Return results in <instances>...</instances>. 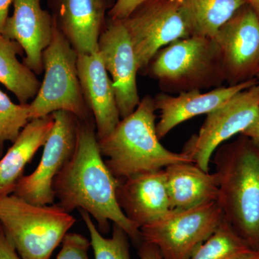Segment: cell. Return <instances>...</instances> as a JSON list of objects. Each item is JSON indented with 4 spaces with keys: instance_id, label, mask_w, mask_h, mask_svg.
<instances>
[{
    "instance_id": "d6986e66",
    "label": "cell",
    "mask_w": 259,
    "mask_h": 259,
    "mask_svg": "<svg viewBox=\"0 0 259 259\" xmlns=\"http://www.w3.org/2000/svg\"><path fill=\"white\" fill-rule=\"evenodd\" d=\"M54 124L51 114L30 120L20 131L13 146L0 159V197L14 192L25 166L47 142Z\"/></svg>"
},
{
    "instance_id": "8fae6325",
    "label": "cell",
    "mask_w": 259,
    "mask_h": 259,
    "mask_svg": "<svg viewBox=\"0 0 259 259\" xmlns=\"http://www.w3.org/2000/svg\"><path fill=\"white\" fill-rule=\"evenodd\" d=\"M213 38L229 86L255 79L259 69V18L246 4L218 30Z\"/></svg>"
},
{
    "instance_id": "5b68a950",
    "label": "cell",
    "mask_w": 259,
    "mask_h": 259,
    "mask_svg": "<svg viewBox=\"0 0 259 259\" xmlns=\"http://www.w3.org/2000/svg\"><path fill=\"white\" fill-rule=\"evenodd\" d=\"M76 219L59 204L36 205L0 197V224L22 259H50Z\"/></svg>"
},
{
    "instance_id": "4fadbf2b",
    "label": "cell",
    "mask_w": 259,
    "mask_h": 259,
    "mask_svg": "<svg viewBox=\"0 0 259 259\" xmlns=\"http://www.w3.org/2000/svg\"><path fill=\"white\" fill-rule=\"evenodd\" d=\"M13 14L5 22L2 35L15 40L25 53L23 64L35 74L44 71L42 52L51 41L56 20L41 7V0H13Z\"/></svg>"
},
{
    "instance_id": "2e32d148",
    "label": "cell",
    "mask_w": 259,
    "mask_h": 259,
    "mask_svg": "<svg viewBox=\"0 0 259 259\" xmlns=\"http://www.w3.org/2000/svg\"><path fill=\"white\" fill-rule=\"evenodd\" d=\"M258 82V79H253L233 86L220 87L206 93L192 90L177 96L158 94L153 97L156 110L160 111V119L156 123L158 139H163L171 130L185 121L204 114L207 115L236 94Z\"/></svg>"
},
{
    "instance_id": "52a82bcc",
    "label": "cell",
    "mask_w": 259,
    "mask_h": 259,
    "mask_svg": "<svg viewBox=\"0 0 259 259\" xmlns=\"http://www.w3.org/2000/svg\"><path fill=\"white\" fill-rule=\"evenodd\" d=\"M121 22L128 33L142 73L147 71L158 51L194 35L182 0H148Z\"/></svg>"
},
{
    "instance_id": "7c38bea8",
    "label": "cell",
    "mask_w": 259,
    "mask_h": 259,
    "mask_svg": "<svg viewBox=\"0 0 259 259\" xmlns=\"http://www.w3.org/2000/svg\"><path fill=\"white\" fill-rule=\"evenodd\" d=\"M99 51L111 76L121 119L131 115L140 102L137 59L127 30L121 21L109 20L99 39Z\"/></svg>"
},
{
    "instance_id": "484cf974",
    "label": "cell",
    "mask_w": 259,
    "mask_h": 259,
    "mask_svg": "<svg viewBox=\"0 0 259 259\" xmlns=\"http://www.w3.org/2000/svg\"><path fill=\"white\" fill-rule=\"evenodd\" d=\"M148 0H116L108 13L109 20L122 21Z\"/></svg>"
},
{
    "instance_id": "277c9868",
    "label": "cell",
    "mask_w": 259,
    "mask_h": 259,
    "mask_svg": "<svg viewBox=\"0 0 259 259\" xmlns=\"http://www.w3.org/2000/svg\"><path fill=\"white\" fill-rule=\"evenodd\" d=\"M148 74L162 93L178 94L222 87L226 81L221 51L213 37L194 35L168 44L156 53Z\"/></svg>"
},
{
    "instance_id": "8992f818",
    "label": "cell",
    "mask_w": 259,
    "mask_h": 259,
    "mask_svg": "<svg viewBox=\"0 0 259 259\" xmlns=\"http://www.w3.org/2000/svg\"><path fill=\"white\" fill-rule=\"evenodd\" d=\"M77 59V52L56 22L50 44L42 52L44 80L29 104L30 120L59 110L71 112L80 121L94 120L81 91Z\"/></svg>"
},
{
    "instance_id": "d4e9b609",
    "label": "cell",
    "mask_w": 259,
    "mask_h": 259,
    "mask_svg": "<svg viewBox=\"0 0 259 259\" xmlns=\"http://www.w3.org/2000/svg\"><path fill=\"white\" fill-rule=\"evenodd\" d=\"M61 244V249L56 259H90L88 250L91 243L82 235L67 233Z\"/></svg>"
},
{
    "instance_id": "f1b7e54d",
    "label": "cell",
    "mask_w": 259,
    "mask_h": 259,
    "mask_svg": "<svg viewBox=\"0 0 259 259\" xmlns=\"http://www.w3.org/2000/svg\"><path fill=\"white\" fill-rule=\"evenodd\" d=\"M241 135L246 136L259 146V112L253 122Z\"/></svg>"
},
{
    "instance_id": "4316f807",
    "label": "cell",
    "mask_w": 259,
    "mask_h": 259,
    "mask_svg": "<svg viewBox=\"0 0 259 259\" xmlns=\"http://www.w3.org/2000/svg\"><path fill=\"white\" fill-rule=\"evenodd\" d=\"M0 259H22L0 224Z\"/></svg>"
},
{
    "instance_id": "ffe728a7",
    "label": "cell",
    "mask_w": 259,
    "mask_h": 259,
    "mask_svg": "<svg viewBox=\"0 0 259 259\" xmlns=\"http://www.w3.org/2000/svg\"><path fill=\"white\" fill-rule=\"evenodd\" d=\"M23 52L18 42L0 34V83L14 94L20 104L27 105L36 96L41 82L31 69L19 61L17 56L23 55Z\"/></svg>"
},
{
    "instance_id": "ac0fdd59",
    "label": "cell",
    "mask_w": 259,
    "mask_h": 259,
    "mask_svg": "<svg viewBox=\"0 0 259 259\" xmlns=\"http://www.w3.org/2000/svg\"><path fill=\"white\" fill-rule=\"evenodd\" d=\"M171 210L193 208L217 201L216 174H209L194 163H177L164 168Z\"/></svg>"
},
{
    "instance_id": "cb8c5ba5",
    "label": "cell",
    "mask_w": 259,
    "mask_h": 259,
    "mask_svg": "<svg viewBox=\"0 0 259 259\" xmlns=\"http://www.w3.org/2000/svg\"><path fill=\"white\" fill-rule=\"evenodd\" d=\"M29 121V104L17 105L0 90V157L5 143H14Z\"/></svg>"
},
{
    "instance_id": "e0dca14e",
    "label": "cell",
    "mask_w": 259,
    "mask_h": 259,
    "mask_svg": "<svg viewBox=\"0 0 259 259\" xmlns=\"http://www.w3.org/2000/svg\"><path fill=\"white\" fill-rule=\"evenodd\" d=\"M58 28L78 54L99 51L107 0H52Z\"/></svg>"
},
{
    "instance_id": "30bf717a",
    "label": "cell",
    "mask_w": 259,
    "mask_h": 259,
    "mask_svg": "<svg viewBox=\"0 0 259 259\" xmlns=\"http://www.w3.org/2000/svg\"><path fill=\"white\" fill-rule=\"evenodd\" d=\"M54 124L44 146L41 159L36 169L23 176L13 194L36 205L54 204L53 182L72 157L76 149L79 119L71 112H53Z\"/></svg>"
},
{
    "instance_id": "3957f363",
    "label": "cell",
    "mask_w": 259,
    "mask_h": 259,
    "mask_svg": "<svg viewBox=\"0 0 259 259\" xmlns=\"http://www.w3.org/2000/svg\"><path fill=\"white\" fill-rule=\"evenodd\" d=\"M154 99L146 96L131 115L121 119L111 134L98 140L105 163L117 180L158 171L177 163H194L185 153L172 152L156 132Z\"/></svg>"
},
{
    "instance_id": "ba28073f",
    "label": "cell",
    "mask_w": 259,
    "mask_h": 259,
    "mask_svg": "<svg viewBox=\"0 0 259 259\" xmlns=\"http://www.w3.org/2000/svg\"><path fill=\"white\" fill-rule=\"evenodd\" d=\"M224 221L217 201L193 208L171 210L140 228L143 241L156 245L163 259H190Z\"/></svg>"
},
{
    "instance_id": "603a6c76",
    "label": "cell",
    "mask_w": 259,
    "mask_h": 259,
    "mask_svg": "<svg viewBox=\"0 0 259 259\" xmlns=\"http://www.w3.org/2000/svg\"><path fill=\"white\" fill-rule=\"evenodd\" d=\"M79 211L90 233L95 259H131L130 238L120 226L113 224L111 238H105L94 224L91 215L83 209Z\"/></svg>"
},
{
    "instance_id": "7402d4cb",
    "label": "cell",
    "mask_w": 259,
    "mask_h": 259,
    "mask_svg": "<svg viewBox=\"0 0 259 259\" xmlns=\"http://www.w3.org/2000/svg\"><path fill=\"white\" fill-rule=\"evenodd\" d=\"M255 252L224 219L190 259H245Z\"/></svg>"
},
{
    "instance_id": "4dcf8cb0",
    "label": "cell",
    "mask_w": 259,
    "mask_h": 259,
    "mask_svg": "<svg viewBox=\"0 0 259 259\" xmlns=\"http://www.w3.org/2000/svg\"><path fill=\"white\" fill-rule=\"evenodd\" d=\"M247 3L253 10L259 18V0H247Z\"/></svg>"
},
{
    "instance_id": "83f0119b",
    "label": "cell",
    "mask_w": 259,
    "mask_h": 259,
    "mask_svg": "<svg viewBox=\"0 0 259 259\" xmlns=\"http://www.w3.org/2000/svg\"><path fill=\"white\" fill-rule=\"evenodd\" d=\"M139 255L141 259H163L156 245L145 241L139 245Z\"/></svg>"
},
{
    "instance_id": "d6a6232c",
    "label": "cell",
    "mask_w": 259,
    "mask_h": 259,
    "mask_svg": "<svg viewBox=\"0 0 259 259\" xmlns=\"http://www.w3.org/2000/svg\"><path fill=\"white\" fill-rule=\"evenodd\" d=\"M255 78L259 81V69L258 70V71H257L256 74H255Z\"/></svg>"
},
{
    "instance_id": "1f68e13d",
    "label": "cell",
    "mask_w": 259,
    "mask_h": 259,
    "mask_svg": "<svg viewBox=\"0 0 259 259\" xmlns=\"http://www.w3.org/2000/svg\"><path fill=\"white\" fill-rule=\"evenodd\" d=\"M245 259H259V251L255 252L253 254H252L250 256Z\"/></svg>"
},
{
    "instance_id": "7a4b0ae2",
    "label": "cell",
    "mask_w": 259,
    "mask_h": 259,
    "mask_svg": "<svg viewBox=\"0 0 259 259\" xmlns=\"http://www.w3.org/2000/svg\"><path fill=\"white\" fill-rule=\"evenodd\" d=\"M213 162L225 221L259 251V146L240 135L216 150Z\"/></svg>"
},
{
    "instance_id": "9c48e42d",
    "label": "cell",
    "mask_w": 259,
    "mask_h": 259,
    "mask_svg": "<svg viewBox=\"0 0 259 259\" xmlns=\"http://www.w3.org/2000/svg\"><path fill=\"white\" fill-rule=\"evenodd\" d=\"M259 112V82L236 94L207 114L197 134L186 143L183 152L204 171L209 172L213 154L221 145L241 135Z\"/></svg>"
},
{
    "instance_id": "44dd1931",
    "label": "cell",
    "mask_w": 259,
    "mask_h": 259,
    "mask_svg": "<svg viewBox=\"0 0 259 259\" xmlns=\"http://www.w3.org/2000/svg\"><path fill=\"white\" fill-rule=\"evenodd\" d=\"M194 35L213 37L247 0H182Z\"/></svg>"
},
{
    "instance_id": "9a60e30c",
    "label": "cell",
    "mask_w": 259,
    "mask_h": 259,
    "mask_svg": "<svg viewBox=\"0 0 259 259\" xmlns=\"http://www.w3.org/2000/svg\"><path fill=\"white\" fill-rule=\"evenodd\" d=\"M78 76L85 102L93 114L97 139L111 134L121 120L111 78L100 51L78 54Z\"/></svg>"
},
{
    "instance_id": "6da1fadb",
    "label": "cell",
    "mask_w": 259,
    "mask_h": 259,
    "mask_svg": "<svg viewBox=\"0 0 259 259\" xmlns=\"http://www.w3.org/2000/svg\"><path fill=\"white\" fill-rule=\"evenodd\" d=\"M119 182L102 158L95 120H79L74 154L53 182L58 204L69 213L75 209L88 212L102 234L110 231L111 221L139 245L143 242L141 231L125 215L117 200Z\"/></svg>"
},
{
    "instance_id": "f546056e",
    "label": "cell",
    "mask_w": 259,
    "mask_h": 259,
    "mask_svg": "<svg viewBox=\"0 0 259 259\" xmlns=\"http://www.w3.org/2000/svg\"><path fill=\"white\" fill-rule=\"evenodd\" d=\"M12 4L13 0H0V34H2L5 22L9 17L10 7Z\"/></svg>"
},
{
    "instance_id": "5bb4252c",
    "label": "cell",
    "mask_w": 259,
    "mask_h": 259,
    "mask_svg": "<svg viewBox=\"0 0 259 259\" xmlns=\"http://www.w3.org/2000/svg\"><path fill=\"white\" fill-rule=\"evenodd\" d=\"M117 197L125 215L139 229L171 210L164 169L139 174L120 181Z\"/></svg>"
}]
</instances>
